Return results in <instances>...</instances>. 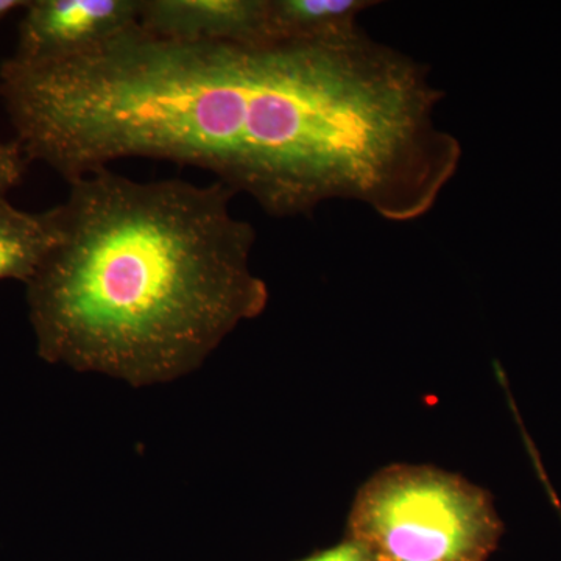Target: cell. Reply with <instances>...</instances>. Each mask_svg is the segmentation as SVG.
I'll list each match as a JSON object with an SVG mask.
<instances>
[{
    "label": "cell",
    "instance_id": "obj_1",
    "mask_svg": "<svg viewBox=\"0 0 561 561\" xmlns=\"http://www.w3.org/2000/svg\"><path fill=\"white\" fill-rule=\"evenodd\" d=\"M423 62L364 28L330 41L208 43L139 25L87 54L7 58L0 101L28 160L68 183L111 162L195 165L275 219L356 202L408 224L461 161Z\"/></svg>",
    "mask_w": 561,
    "mask_h": 561
},
{
    "label": "cell",
    "instance_id": "obj_2",
    "mask_svg": "<svg viewBox=\"0 0 561 561\" xmlns=\"http://www.w3.org/2000/svg\"><path fill=\"white\" fill-rule=\"evenodd\" d=\"M214 181H136L108 168L69 183L58 239L25 287L41 359L133 387L198 370L267 308L256 230Z\"/></svg>",
    "mask_w": 561,
    "mask_h": 561
},
{
    "label": "cell",
    "instance_id": "obj_3",
    "mask_svg": "<svg viewBox=\"0 0 561 561\" xmlns=\"http://www.w3.org/2000/svg\"><path fill=\"white\" fill-rule=\"evenodd\" d=\"M501 530L485 491L427 467L378 472L350 513V540L375 561H486Z\"/></svg>",
    "mask_w": 561,
    "mask_h": 561
},
{
    "label": "cell",
    "instance_id": "obj_4",
    "mask_svg": "<svg viewBox=\"0 0 561 561\" xmlns=\"http://www.w3.org/2000/svg\"><path fill=\"white\" fill-rule=\"evenodd\" d=\"M139 25V0H33L24 7L11 58L65 60Z\"/></svg>",
    "mask_w": 561,
    "mask_h": 561
},
{
    "label": "cell",
    "instance_id": "obj_5",
    "mask_svg": "<svg viewBox=\"0 0 561 561\" xmlns=\"http://www.w3.org/2000/svg\"><path fill=\"white\" fill-rule=\"evenodd\" d=\"M265 0H139V27L157 38L268 43Z\"/></svg>",
    "mask_w": 561,
    "mask_h": 561
},
{
    "label": "cell",
    "instance_id": "obj_6",
    "mask_svg": "<svg viewBox=\"0 0 561 561\" xmlns=\"http://www.w3.org/2000/svg\"><path fill=\"white\" fill-rule=\"evenodd\" d=\"M373 0H265L268 43L330 41L360 27Z\"/></svg>",
    "mask_w": 561,
    "mask_h": 561
},
{
    "label": "cell",
    "instance_id": "obj_7",
    "mask_svg": "<svg viewBox=\"0 0 561 561\" xmlns=\"http://www.w3.org/2000/svg\"><path fill=\"white\" fill-rule=\"evenodd\" d=\"M58 239L55 208L27 213L0 195V280L27 284Z\"/></svg>",
    "mask_w": 561,
    "mask_h": 561
},
{
    "label": "cell",
    "instance_id": "obj_8",
    "mask_svg": "<svg viewBox=\"0 0 561 561\" xmlns=\"http://www.w3.org/2000/svg\"><path fill=\"white\" fill-rule=\"evenodd\" d=\"M31 162L16 139L0 142V195L22 183Z\"/></svg>",
    "mask_w": 561,
    "mask_h": 561
},
{
    "label": "cell",
    "instance_id": "obj_9",
    "mask_svg": "<svg viewBox=\"0 0 561 561\" xmlns=\"http://www.w3.org/2000/svg\"><path fill=\"white\" fill-rule=\"evenodd\" d=\"M302 561H375L370 553H368L367 549L364 546H360L359 542L348 540L346 542H342L341 546H335V548L330 549V551H324L321 553H317V556L311 557V559H306Z\"/></svg>",
    "mask_w": 561,
    "mask_h": 561
},
{
    "label": "cell",
    "instance_id": "obj_10",
    "mask_svg": "<svg viewBox=\"0 0 561 561\" xmlns=\"http://www.w3.org/2000/svg\"><path fill=\"white\" fill-rule=\"evenodd\" d=\"M25 5H27V2H24V0H0V20L9 16L14 10L24 9Z\"/></svg>",
    "mask_w": 561,
    "mask_h": 561
}]
</instances>
